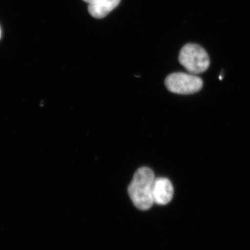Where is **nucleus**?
Listing matches in <instances>:
<instances>
[{
  "mask_svg": "<svg viewBox=\"0 0 250 250\" xmlns=\"http://www.w3.org/2000/svg\"><path fill=\"white\" fill-rule=\"evenodd\" d=\"M180 63L192 74L205 72L210 65L208 54L201 46L196 44H187L182 47L179 53Z\"/></svg>",
  "mask_w": 250,
  "mask_h": 250,
  "instance_id": "2",
  "label": "nucleus"
},
{
  "mask_svg": "<svg viewBox=\"0 0 250 250\" xmlns=\"http://www.w3.org/2000/svg\"><path fill=\"white\" fill-rule=\"evenodd\" d=\"M1 28H0V39H1Z\"/></svg>",
  "mask_w": 250,
  "mask_h": 250,
  "instance_id": "7",
  "label": "nucleus"
},
{
  "mask_svg": "<svg viewBox=\"0 0 250 250\" xmlns=\"http://www.w3.org/2000/svg\"><path fill=\"white\" fill-rule=\"evenodd\" d=\"M167 89L174 93L188 95L202 89L203 82L200 77L184 72L172 73L166 79Z\"/></svg>",
  "mask_w": 250,
  "mask_h": 250,
  "instance_id": "3",
  "label": "nucleus"
},
{
  "mask_svg": "<svg viewBox=\"0 0 250 250\" xmlns=\"http://www.w3.org/2000/svg\"><path fill=\"white\" fill-rule=\"evenodd\" d=\"M121 0H102L96 4H90L88 11L93 17L103 18L106 17L113 9H116Z\"/></svg>",
  "mask_w": 250,
  "mask_h": 250,
  "instance_id": "5",
  "label": "nucleus"
},
{
  "mask_svg": "<svg viewBox=\"0 0 250 250\" xmlns=\"http://www.w3.org/2000/svg\"><path fill=\"white\" fill-rule=\"evenodd\" d=\"M173 195V186L168 179L155 178L152 190L154 203L159 205H167L172 200Z\"/></svg>",
  "mask_w": 250,
  "mask_h": 250,
  "instance_id": "4",
  "label": "nucleus"
},
{
  "mask_svg": "<svg viewBox=\"0 0 250 250\" xmlns=\"http://www.w3.org/2000/svg\"><path fill=\"white\" fill-rule=\"evenodd\" d=\"M85 2L88 3V4H96V3L100 2L102 0H83Z\"/></svg>",
  "mask_w": 250,
  "mask_h": 250,
  "instance_id": "6",
  "label": "nucleus"
},
{
  "mask_svg": "<svg viewBox=\"0 0 250 250\" xmlns=\"http://www.w3.org/2000/svg\"><path fill=\"white\" fill-rule=\"evenodd\" d=\"M154 180V172L149 167H141L134 174L128 188V192L131 201L139 209L146 210L152 207Z\"/></svg>",
  "mask_w": 250,
  "mask_h": 250,
  "instance_id": "1",
  "label": "nucleus"
}]
</instances>
